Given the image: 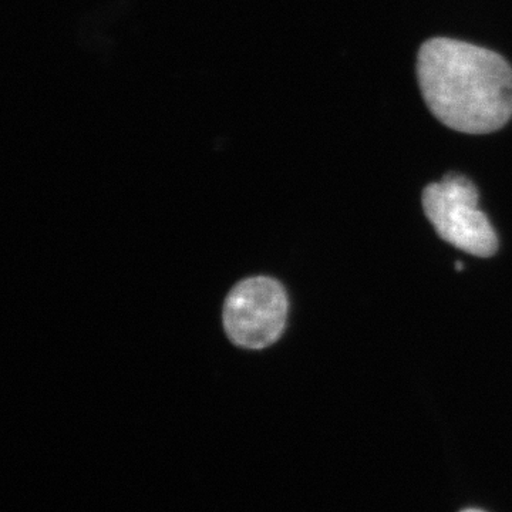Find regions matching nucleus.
I'll return each instance as SVG.
<instances>
[{"label": "nucleus", "instance_id": "f257e3e1", "mask_svg": "<svg viewBox=\"0 0 512 512\" xmlns=\"http://www.w3.org/2000/svg\"><path fill=\"white\" fill-rule=\"evenodd\" d=\"M417 77L434 117L460 133H493L512 117V67L493 50L447 37L427 40Z\"/></svg>", "mask_w": 512, "mask_h": 512}, {"label": "nucleus", "instance_id": "20e7f679", "mask_svg": "<svg viewBox=\"0 0 512 512\" xmlns=\"http://www.w3.org/2000/svg\"><path fill=\"white\" fill-rule=\"evenodd\" d=\"M461 512H483V511H478V510H464V511H461Z\"/></svg>", "mask_w": 512, "mask_h": 512}, {"label": "nucleus", "instance_id": "7ed1b4c3", "mask_svg": "<svg viewBox=\"0 0 512 512\" xmlns=\"http://www.w3.org/2000/svg\"><path fill=\"white\" fill-rule=\"evenodd\" d=\"M423 208L441 239L467 254L490 258L498 237L487 215L478 208L476 185L461 175H447L423 192Z\"/></svg>", "mask_w": 512, "mask_h": 512}, {"label": "nucleus", "instance_id": "f03ea898", "mask_svg": "<svg viewBox=\"0 0 512 512\" xmlns=\"http://www.w3.org/2000/svg\"><path fill=\"white\" fill-rule=\"evenodd\" d=\"M289 296L285 286L269 275L245 276L229 289L221 306L225 336L235 348L261 352L285 333Z\"/></svg>", "mask_w": 512, "mask_h": 512}]
</instances>
